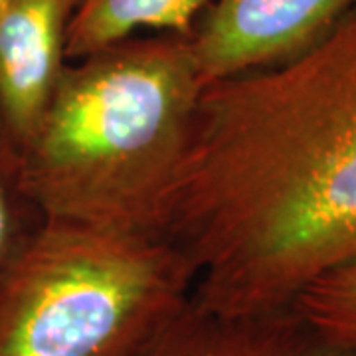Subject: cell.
<instances>
[{"label":"cell","instance_id":"1","mask_svg":"<svg viewBox=\"0 0 356 356\" xmlns=\"http://www.w3.org/2000/svg\"><path fill=\"white\" fill-rule=\"evenodd\" d=\"M165 236L222 313L291 305L356 259V4L313 48L206 83Z\"/></svg>","mask_w":356,"mask_h":356},{"label":"cell","instance_id":"2","mask_svg":"<svg viewBox=\"0 0 356 356\" xmlns=\"http://www.w3.org/2000/svg\"><path fill=\"white\" fill-rule=\"evenodd\" d=\"M202 89L188 34H135L70 60L18 149L38 216L165 234Z\"/></svg>","mask_w":356,"mask_h":356},{"label":"cell","instance_id":"3","mask_svg":"<svg viewBox=\"0 0 356 356\" xmlns=\"http://www.w3.org/2000/svg\"><path fill=\"white\" fill-rule=\"evenodd\" d=\"M192 287L165 234L40 218L0 280V356H135Z\"/></svg>","mask_w":356,"mask_h":356},{"label":"cell","instance_id":"4","mask_svg":"<svg viewBox=\"0 0 356 356\" xmlns=\"http://www.w3.org/2000/svg\"><path fill=\"white\" fill-rule=\"evenodd\" d=\"M355 4L356 0H208L188 34L204 86L301 56Z\"/></svg>","mask_w":356,"mask_h":356},{"label":"cell","instance_id":"5","mask_svg":"<svg viewBox=\"0 0 356 356\" xmlns=\"http://www.w3.org/2000/svg\"><path fill=\"white\" fill-rule=\"evenodd\" d=\"M135 356H356L291 305L222 313L188 299Z\"/></svg>","mask_w":356,"mask_h":356},{"label":"cell","instance_id":"6","mask_svg":"<svg viewBox=\"0 0 356 356\" xmlns=\"http://www.w3.org/2000/svg\"><path fill=\"white\" fill-rule=\"evenodd\" d=\"M72 0L0 4V127L20 149L50 102L67 60Z\"/></svg>","mask_w":356,"mask_h":356},{"label":"cell","instance_id":"7","mask_svg":"<svg viewBox=\"0 0 356 356\" xmlns=\"http://www.w3.org/2000/svg\"><path fill=\"white\" fill-rule=\"evenodd\" d=\"M208 0H72L67 60L147 32L191 34Z\"/></svg>","mask_w":356,"mask_h":356},{"label":"cell","instance_id":"8","mask_svg":"<svg viewBox=\"0 0 356 356\" xmlns=\"http://www.w3.org/2000/svg\"><path fill=\"white\" fill-rule=\"evenodd\" d=\"M293 307L325 332L356 344V259L309 283Z\"/></svg>","mask_w":356,"mask_h":356},{"label":"cell","instance_id":"9","mask_svg":"<svg viewBox=\"0 0 356 356\" xmlns=\"http://www.w3.org/2000/svg\"><path fill=\"white\" fill-rule=\"evenodd\" d=\"M18 166V147L0 127V280L40 220L22 191Z\"/></svg>","mask_w":356,"mask_h":356},{"label":"cell","instance_id":"10","mask_svg":"<svg viewBox=\"0 0 356 356\" xmlns=\"http://www.w3.org/2000/svg\"><path fill=\"white\" fill-rule=\"evenodd\" d=\"M4 2H6V0H0V4H4Z\"/></svg>","mask_w":356,"mask_h":356}]
</instances>
